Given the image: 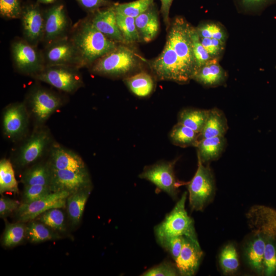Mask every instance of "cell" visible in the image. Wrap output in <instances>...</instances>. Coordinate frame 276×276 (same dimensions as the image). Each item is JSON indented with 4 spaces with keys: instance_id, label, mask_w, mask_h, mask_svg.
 <instances>
[{
    "instance_id": "6da1fadb",
    "label": "cell",
    "mask_w": 276,
    "mask_h": 276,
    "mask_svg": "<svg viewBox=\"0 0 276 276\" xmlns=\"http://www.w3.org/2000/svg\"><path fill=\"white\" fill-rule=\"evenodd\" d=\"M69 38L78 54L81 68L89 67L119 44L98 31L92 24L88 16L72 27Z\"/></svg>"
},
{
    "instance_id": "7a4b0ae2",
    "label": "cell",
    "mask_w": 276,
    "mask_h": 276,
    "mask_svg": "<svg viewBox=\"0 0 276 276\" xmlns=\"http://www.w3.org/2000/svg\"><path fill=\"white\" fill-rule=\"evenodd\" d=\"M125 44H119L114 49L95 61L88 68L94 74L117 78L131 75L140 65L138 56Z\"/></svg>"
},
{
    "instance_id": "3957f363",
    "label": "cell",
    "mask_w": 276,
    "mask_h": 276,
    "mask_svg": "<svg viewBox=\"0 0 276 276\" xmlns=\"http://www.w3.org/2000/svg\"><path fill=\"white\" fill-rule=\"evenodd\" d=\"M192 28L184 17L177 16L170 23L166 38L191 79L197 70L191 38Z\"/></svg>"
},
{
    "instance_id": "277c9868",
    "label": "cell",
    "mask_w": 276,
    "mask_h": 276,
    "mask_svg": "<svg viewBox=\"0 0 276 276\" xmlns=\"http://www.w3.org/2000/svg\"><path fill=\"white\" fill-rule=\"evenodd\" d=\"M185 192L173 209L154 229L156 239L173 237H187L197 239L193 219L188 215L185 204Z\"/></svg>"
},
{
    "instance_id": "5b68a950",
    "label": "cell",
    "mask_w": 276,
    "mask_h": 276,
    "mask_svg": "<svg viewBox=\"0 0 276 276\" xmlns=\"http://www.w3.org/2000/svg\"><path fill=\"white\" fill-rule=\"evenodd\" d=\"M188 190L190 206L193 211H202L214 196L215 185L212 172L198 157L197 169L188 183Z\"/></svg>"
},
{
    "instance_id": "8992f818",
    "label": "cell",
    "mask_w": 276,
    "mask_h": 276,
    "mask_svg": "<svg viewBox=\"0 0 276 276\" xmlns=\"http://www.w3.org/2000/svg\"><path fill=\"white\" fill-rule=\"evenodd\" d=\"M149 64L154 77L158 80L184 84L191 80L167 39L162 52Z\"/></svg>"
},
{
    "instance_id": "52a82bcc",
    "label": "cell",
    "mask_w": 276,
    "mask_h": 276,
    "mask_svg": "<svg viewBox=\"0 0 276 276\" xmlns=\"http://www.w3.org/2000/svg\"><path fill=\"white\" fill-rule=\"evenodd\" d=\"M13 65L19 73L34 77L45 67L42 51L24 38L15 39L11 44Z\"/></svg>"
},
{
    "instance_id": "ba28073f",
    "label": "cell",
    "mask_w": 276,
    "mask_h": 276,
    "mask_svg": "<svg viewBox=\"0 0 276 276\" xmlns=\"http://www.w3.org/2000/svg\"><path fill=\"white\" fill-rule=\"evenodd\" d=\"M79 70L68 65L45 66L33 78L63 92L73 94L84 85Z\"/></svg>"
},
{
    "instance_id": "9c48e42d",
    "label": "cell",
    "mask_w": 276,
    "mask_h": 276,
    "mask_svg": "<svg viewBox=\"0 0 276 276\" xmlns=\"http://www.w3.org/2000/svg\"><path fill=\"white\" fill-rule=\"evenodd\" d=\"M44 35L42 42L44 47L68 37L72 29L71 20L62 3H55L43 11Z\"/></svg>"
},
{
    "instance_id": "30bf717a",
    "label": "cell",
    "mask_w": 276,
    "mask_h": 276,
    "mask_svg": "<svg viewBox=\"0 0 276 276\" xmlns=\"http://www.w3.org/2000/svg\"><path fill=\"white\" fill-rule=\"evenodd\" d=\"M27 101L31 114L39 124L45 122L62 105L59 95L41 86L32 88Z\"/></svg>"
},
{
    "instance_id": "8fae6325",
    "label": "cell",
    "mask_w": 276,
    "mask_h": 276,
    "mask_svg": "<svg viewBox=\"0 0 276 276\" xmlns=\"http://www.w3.org/2000/svg\"><path fill=\"white\" fill-rule=\"evenodd\" d=\"M175 161L161 162L146 167L139 177L147 180L157 188L175 198L181 185L176 178L174 167Z\"/></svg>"
},
{
    "instance_id": "7c38bea8",
    "label": "cell",
    "mask_w": 276,
    "mask_h": 276,
    "mask_svg": "<svg viewBox=\"0 0 276 276\" xmlns=\"http://www.w3.org/2000/svg\"><path fill=\"white\" fill-rule=\"evenodd\" d=\"M20 19L24 38L37 47L42 41L44 29L43 11L39 3H29L22 6Z\"/></svg>"
},
{
    "instance_id": "4fadbf2b",
    "label": "cell",
    "mask_w": 276,
    "mask_h": 276,
    "mask_svg": "<svg viewBox=\"0 0 276 276\" xmlns=\"http://www.w3.org/2000/svg\"><path fill=\"white\" fill-rule=\"evenodd\" d=\"M70 194L66 192H52L35 200L22 202L17 210L18 219L22 222L31 221L50 209L64 208Z\"/></svg>"
},
{
    "instance_id": "5bb4252c",
    "label": "cell",
    "mask_w": 276,
    "mask_h": 276,
    "mask_svg": "<svg viewBox=\"0 0 276 276\" xmlns=\"http://www.w3.org/2000/svg\"><path fill=\"white\" fill-rule=\"evenodd\" d=\"M42 53L45 66L59 65L81 68L78 54L69 36L44 47Z\"/></svg>"
},
{
    "instance_id": "9a60e30c",
    "label": "cell",
    "mask_w": 276,
    "mask_h": 276,
    "mask_svg": "<svg viewBox=\"0 0 276 276\" xmlns=\"http://www.w3.org/2000/svg\"><path fill=\"white\" fill-rule=\"evenodd\" d=\"M29 113L24 102H16L4 110L2 124L5 135L11 140L17 139L26 132L29 124Z\"/></svg>"
},
{
    "instance_id": "2e32d148",
    "label": "cell",
    "mask_w": 276,
    "mask_h": 276,
    "mask_svg": "<svg viewBox=\"0 0 276 276\" xmlns=\"http://www.w3.org/2000/svg\"><path fill=\"white\" fill-rule=\"evenodd\" d=\"M51 141V135L47 128L35 130L20 148L16 163L20 167L28 166L39 159Z\"/></svg>"
},
{
    "instance_id": "e0dca14e",
    "label": "cell",
    "mask_w": 276,
    "mask_h": 276,
    "mask_svg": "<svg viewBox=\"0 0 276 276\" xmlns=\"http://www.w3.org/2000/svg\"><path fill=\"white\" fill-rule=\"evenodd\" d=\"M88 171L51 169L50 187L53 192H66L70 194L90 188Z\"/></svg>"
},
{
    "instance_id": "ac0fdd59",
    "label": "cell",
    "mask_w": 276,
    "mask_h": 276,
    "mask_svg": "<svg viewBox=\"0 0 276 276\" xmlns=\"http://www.w3.org/2000/svg\"><path fill=\"white\" fill-rule=\"evenodd\" d=\"M249 229L254 234L276 238V210L263 205L251 206L246 214Z\"/></svg>"
},
{
    "instance_id": "d6986e66",
    "label": "cell",
    "mask_w": 276,
    "mask_h": 276,
    "mask_svg": "<svg viewBox=\"0 0 276 276\" xmlns=\"http://www.w3.org/2000/svg\"><path fill=\"white\" fill-rule=\"evenodd\" d=\"M203 254L197 239L184 237L181 251L175 261L179 275H194L198 269Z\"/></svg>"
},
{
    "instance_id": "ffe728a7",
    "label": "cell",
    "mask_w": 276,
    "mask_h": 276,
    "mask_svg": "<svg viewBox=\"0 0 276 276\" xmlns=\"http://www.w3.org/2000/svg\"><path fill=\"white\" fill-rule=\"evenodd\" d=\"M114 5L88 13V16L93 26L106 37L117 43L125 44L117 24Z\"/></svg>"
},
{
    "instance_id": "44dd1931",
    "label": "cell",
    "mask_w": 276,
    "mask_h": 276,
    "mask_svg": "<svg viewBox=\"0 0 276 276\" xmlns=\"http://www.w3.org/2000/svg\"><path fill=\"white\" fill-rule=\"evenodd\" d=\"M48 164L52 170L87 171L84 162L78 154L57 143H54L50 148Z\"/></svg>"
},
{
    "instance_id": "7402d4cb",
    "label": "cell",
    "mask_w": 276,
    "mask_h": 276,
    "mask_svg": "<svg viewBox=\"0 0 276 276\" xmlns=\"http://www.w3.org/2000/svg\"><path fill=\"white\" fill-rule=\"evenodd\" d=\"M160 11L154 3L146 11L135 18L141 41L149 42L157 36L159 30Z\"/></svg>"
},
{
    "instance_id": "603a6c76",
    "label": "cell",
    "mask_w": 276,
    "mask_h": 276,
    "mask_svg": "<svg viewBox=\"0 0 276 276\" xmlns=\"http://www.w3.org/2000/svg\"><path fill=\"white\" fill-rule=\"evenodd\" d=\"M212 58L195 72L192 79L207 87L220 85L226 80V74L218 62Z\"/></svg>"
},
{
    "instance_id": "cb8c5ba5",
    "label": "cell",
    "mask_w": 276,
    "mask_h": 276,
    "mask_svg": "<svg viewBox=\"0 0 276 276\" xmlns=\"http://www.w3.org/2000/svg\"><path fill=\"white\" fill-rule=\"evenodd\" d=\"M266 238L260 234L254 237L247 243L244 249L245 259L250 267L257 273L263 274V259Z\"/></svg>"
},
{
    "instance_id": "d4e9b609",
    "label": "cell",
    "mask_w": 276,
    "mask_h": 276,
    "mask_svg": "<svg viewBox=\"0 0 276 276\" xmlns=\"http://www.w3.org/2000/svg\"><path fill=\"white\" fill-rule=\"evenodd\" d=\"M228 129L224 112L216 107L209 109L207 119L199 133V141L204 138L224 136Z\"/></svg>"
},
{
    "instance_id": "484cf974",
    "label": "cell",
    "mask_w": 276,
    "mask_h": 276,
    "mask_svg": "<svg viewBox=\"0 0 276 276\" xmlns=\"http://www.w3.org/2000/svg\"><path fill=\"white\" fill-rule=\"evenodd\" d=\"M226 144V140L224 136L201 139L196 146L197 157L203 163L216 160L223 152Z\"/></svg>"
},
{
    "instance_id": "4316f807",
    "label": "cell",
    "mask_w": 276,
    "mask_h": 276,
    "mask_svg": "<svg viewBox=\"0 0 276 276\" xmlns=\"http://www.w3.org/2000/svg\"><path fill=\"white\" fill-rule=\"evenodd\" d=\"M129 90L135 96L144 98L149 96L154 88V81L149 73L141 71L124 78Z\"/></svg>"
},
{
    "instance_id": "83f0119b",
    "label": "cell",
    "mask_w": 276,
    "mask_h": 276,
    "mask_svg": "<svg viewBox=\"0 0 276 276\" xmlns=\"http://www.w3.org/2000/svg\"><path fill=\"white\" fill-rule=\"evenodd\" d=\"M90 192V188L83 189L71 194L67 198V211L74 224L80 221Z\"/></svg>"
},
{
    "instance_id": "f1b7e54d",
    "label": "cell",
    "mask_w": 276,
    "mask_h": 276,
    "mask_svg": "<svg viewBox=\"0 0 276 276\" xmlns=\"http://www.w3.org/2000/svg\"><path fill=\"white\" fill-rule=\"evenodd\" d=\"M209 109L187 108L178 114L177 123L200 133L208 117Z\"/></svg>"
},
{
    "instance_id": "f546056e",
    "label": "cell",
    "mask_w": 276,
    "mask_h": 276,
    "mask_svg": "<svg viewBox=\"0 0 276 276\" xmlns=\"http://www.w3.org/2000/svg\"><path fill=\"white\" fill-rule=\"evenodd\" d=\"M199 136V133L178 123L173 127L169 133L171 142L181 147H196Z\"/></svg>"
},
{
    "instance_id": "4dcf8cb0",
    "label": "cell",
    "mask_w": 276,
    "mask_h": 276,
    "mask_svg": "<svg viewBox=\"0 0 276 276\" xmlns=\"http://www.w3.org/2000/svg\"><path fill=\"white\" fill-rule=\"evenodd\" d=\"M51 169L48 164L35 165L27 170L23 174L21 181L24 186H50Z\"/></svg>"
},
{
    "instance_id": "1f68e13d",
    "label": "cell",
    "mask_w": 276,
    "mask_h": 276,
    "mask_svg": "<svg viewBox=\"0 0 276 276\" xmlns=\"http://www.w3.org/2000/svg\"><path fill=\"white\" fill-rule=\"evenodd\" d=\"M116 19L125 44H133L141 41L136 26L135 18L116 14Z\"/></svg>"
},
{
    "instance_id": "d6a6232c",
    "label": "cell",
    "mask_w": 276,
    "mask_h": 276,
    "mask_svg": "<svg viewBox=\"0 0 276 276\" xmlns=\"http://www.w3.org/2000/svg\"><path fill=\"white\" fill-rule=\"evenodd\" d=\"M17 193L18 184L10 162L6 159L0 161V192Z\"/></svg>"
},
{
    "instance_id": "836d02e7",
    "label": "cell",
    "mask_w": 276,
    "mask_h": 276,
    "mask_svg": "<svg viewBox=\"0 0 276 276\" xmlns=\"http://www.w3.org/2000/svg\"><path fill=\"white\" fill-rule=\"evenodd\" d=\"M219 263L224 274L236 272L239 266L238 253L234 245L229 243L225 245L219 255Z\"/></svg>"
},
{
    "instance_id": "e575fe53",
    "label": "cell",
    "mask_w": 276,
    "mask_h": 276,
    "mask_svg": "<svg viewBox=\"0 0 276 276\" xmlns=\"http://www.w3.org/2000/svg\"><path fill=\"white\" fill-rule=\"evenodd\" d=\"M26 237L31 242L39 243L58 238L59 236L43 223L30 221L26 227Z\"/></svg>"
},
{
    "instance_id": "d590c367",
    "label": "cell",
    "mask_w": 276,
    "mask_h": 276,
    "mask_svg": "<svg viewBox=\"0 0 276 276\" xmlns=\"http://www.w3.org/2000/svg\"><path fill=\"white\" fill-rule=\"evenodd\" d=\"M154 3V0H135L128 3H116L114 5V9L116 14L135 18L148 9Z\"/></svg>"
},
{
    "instance_id": "8d00e7d4",
    "label": "cell",
    "mask_w": 276,
    "mask_h": 276,
    "mask_svg": "<svg viewBox=\"0 0 276 276\" xmlns=\"http://www.w3.org/2000/svg\"><path fill=\"white\" fill-rule=\"evenodd\" d=\"M26 227L22 222L7 224L3 237L4 245L10 247L21 243L26 237Z\"/></svg>"
},
{
    "instance_id": "74e56055",
    "label": "cell",
    "mask_w": 276,
    "mask_h": 276,
    "mask_svg": "<svg viewBox=\"0 0 276 276\" xmlns=\"http://www.w3.org/2000/svg\"><path fill=\"white\" fill-rule=\"evenodd\" d=\"M263 259V274L266 276L276 274V242L275 239L266 238Z\"/></svg>"
},
{
    "instance_id": "f35d334b",
    "label": "cell",
    "mask_w": 276,
    "mask_h": 276,
    "mask_svg": "<svg viewBox=\"0 0 276 276\" xmlns=\"http://www.w3.org/2000/svg\"><path fill=\"white\" fill-rule=\"evenodd\" d=\"M39 216L41 222L53 229L63 231L65 228L64 215L59 208L50 209Z\"/></svg>"
},
{
    "instance_id": "ab89813d",
    "label": "cell",
    "mask_w": 276,
    "mask_h": 276,
    "mask_svg": "<svg viewBox=\"0 0 276 276\" xmlns=\"http://www.w3.org/2000/svg\"><path fill=\"white\" fill-rule=\"evenodd\" d=\"M200 38H210L220 40L224 42L227 38L226 31L218 23L208 22L200 25L196 28Z\"/></svg>"
},
{
    "instance_id": "60d3db41",
    "label": "cell",
    "mask_w": 276,
    "mask_h": 276,
    "mask_svg": "<svg viewBox=\"0 0 276 276\" xmlns=\"http://www.w3.org/2000/svg\"><path fill=\"white\" fill-rule=\"evenodd\" d=\"M191 38L193 54L197 70L212 59V58L202 44L196 29L193 27L191 32Z\"/></svg>"
},
{
    "instance_id": "b9f144b4",
    "label": "cell",
    "mask_w": 276,
    "mask_h": 276,
    "mask_svg": "<svg viewBox=\"0 0 276 276\" xmlns=\"http://www.w3.org/2000/svg\"><path fill=\"white\" fill-rule=\"evenodd\" d=\"M22 6L19 0H0V14L6 19L20 18Z\"/></svg>"
},
{
    "instance_id": "7bdbcfd3",
    "label": "cell",
    "mask_w": 276,
    "mask_h": 276,
    "mask_svg": "<svg viewBox=\"0 0 276 276\" xmlns=\"http://www.w3.org/2000/svg\"><path fill=\"white\" fill-rule=\"evenodd\" d=\"M183 239L184 237L178 236L162 238L157 239V241L175 261L181 251Z\"/></svg>"
},
{
    "instance_id": "ee69618b",
    "label": "cell",
    "mask_w": 276,
    "mask_h": 276,
    "mask_svg": "<svg viewBox=\"0 0 276 276\" xmlns=\"http://www.w3.org/2000/svg\"><path fill=\"white\" fill-rule=\"evenodd\" d=\"M143 276H176L179 275L175 264L165 261L150 268L141 274Z\"/></svg>"
},
{
    "instance_id": "f6af8a7d",
    "label": "cell",
    "mask_w": 276,
    "mask_h": 276,
    "mask_svg": "<svg viewBox=\"0 0 276 276\" xmlns=\"http://www.w3.org/2000/svg\"><path fill=\"white\" fill-rule=\"evenodd\" d=\"M50 186L30 185L25 186L22 202H29L51 193Z\"/></svg>"
},
{
    "instance_id": "bcb514c9",
    "label": "cell",
    "mask_w": 276,
    "mask_h": 276,
    "mask_svg": "<svg viewBox=\"0 0 276 276\" xmlns=\"http://www.w3.org/2000/svg\"><path fill=\"white\" fill-rule=\"evenodd\" d=\"M200 41L212 58H219L224 49L225 42L214 38H200Z\"/></svg>"
},
{
    "instance_id": "7dc6e473",
    "label": "cell",
    "mask_w": 276,
    "mask_h": 276,
    "mask_svg": "<svg viewBox=\"0 0 276 276\" xmlns=\"http://www.w3.org/2000/svg\"><path fill=\"white\" fill-rule=\"evenodd\" d=\"M275 0H235L236 5L242 11L257 12L263 9Z\"/></svg>"
},
{
    "instance_id": "c3c4849f",
    "label": "cell",
    "mask_w": 276,
    "mask_h": 276,
    "mask_svg": "<svg viewBox=\"0 0 276 276\" xmlns=\"http://www.w3.org/2000/svg\"><path fill=\"white\" fill-rule=\"evenodd\" d=\"M80 6L88 13L100 9L114 5L116 3L111 0H76Z\"/></svg>"
},
{
    "instance_id": "681fc988",
    "label": "cell",
    "mask_w": 276,
    "mask_h": 276,
    "mask_svg": "<svg viewBox=\"0 0 276 276\" xmlns=\"http://www.w3.org/2000/svg\"><path fill=\"white\" fill-rule=\"evenodd\" d=\"M18 201L1 197L0 198V216L1 217L6 216L18 209L20 205Z\"/></svg>"
},
{
    "instance_id": "f907efd6",
    "label": "cell",
    "mask_w": 276,
    "mask_h": 276,
    "mask_svg": "<svg viewBox=\"0 0 276 276\" xmlns=\"http://www.w3.org/2000/svg\"><path fill=\"white\" fill-rule=\"evenodd\" d=\"M160 2V13L168 29L170 25V11L173 0H159Z\"/></svg>"
},
{
    "instance_id": "816d5d0a",
    "label": "cell",
    "mask_w": 276,
    "mask_h": 276,
    "mask_svg": "<svg viewBox=\"0 0 276 276\" xmlns=\"http://www.w3.org/2000/svg\"><path fill=\"white\" fill-rule=\"evenodd\" d=\"M39 3L51 4H54L56 2V0H37Z\"/></svg>"
}]
</instances>
